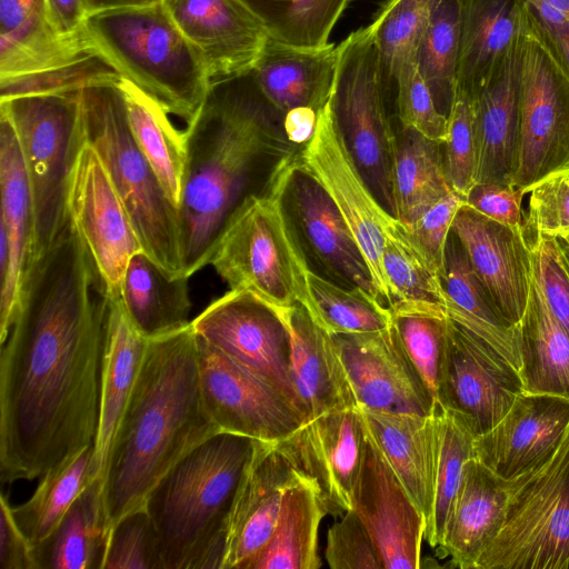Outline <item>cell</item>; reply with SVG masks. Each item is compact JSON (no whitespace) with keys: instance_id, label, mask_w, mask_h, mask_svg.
Segmentation results:
<instances>
[{"instance_id":"cell-26","label":"cell","mask_w":569,"mask_h":569,"mask_svg":"<svg viewBox=\"0 0 569 569\" xmlns=\"http://www.w3.org/2000/svg\"><path fill=\"white\" fill-rule=\"evenodd\" d=\"M0 233L8 243L9 268L0 279V345L20 302L34 241V209L21 144L8 112L0 108Z\"/></svg>"},{"instance_id":"cell-12","label":"cell","mask_w":569,"mask_h":569,"mask_svg":"<svg viewBox=\"0 0 569 569\" xmlns=\"http://www.w3.org/2000/svg\"><path fill=\"white\" fill-rule=\"evenodd\" d=\"M569 172V72L528 9L521 44L517 154L510 183L529 190Z\"/></svg>"},{"instance_id":"cell-25","label":"cell","mask_w":569,"mask_h":569,"mask_svg":"<svg viewBox=\"0 0 569 569\" xmlns=\"http://www.w3.org/2000/svg\"><path fill=\"white\" fill-rule=\"evenodd\" d=\"M200 53L211 81L252 69L268 36L234 0H161Z\"/></svg>"},{"instance_id":"cell-40","label":"cell","mask_w":569,"mask_h":569,"mask_svg":"<svg viewBox=\"0 0 569 569\" xmlns=\"http://www.w3.org/2000/svg\"><path fill=\"white\" fill-rule=\"evenodd\" d=\"M397 138L392 170L395 218L409 226L453 189L445 170L441 143L402 128Z\"/></svg>"},{"instance_id":"cell-20","label":"cell","mask_w":569,"mask_h":569,"mask_svg":"<svg viewBox=\"0 0 569 569\" xmlns=\"http://www.w3.org/2000/svg\"><path fill=\"white\" fill-rule=\"evenodd\" d=\"M366 440L359 409L347 407L316 417L274 445L316 488L327 513L342 516L352 509Z\"/></svg>"},{"instance_id":"cell-46","label":"cell","mask_w":569,"mask_h":569,"mask_svg":"<svg viewBox=\"0 0 569 569\" xmlns=\"http://www.w3.org/2000/svg\"><path fill=\"white\" fill-rule=\"evenodd\" d=\"M436 423L435 500L425 532V540L433 548L441 542L448 513L461 482L463 467L475 457V436L458 415L438 407Z\"/></svg>"},{"instance_id":"cell-59","label":"cell","mask_w":569,"mask_h":569,"mask_svg":"<svg viewBox=\"0 0 569 569\" xmlns=\"http://www.w3.org/2000/svg\"><path fill=\"white\" fill-rule=\"evenodd\" d=\"M522 1L548 32L569 31V0Z\"/></svg>"},{"instance_id":"cell-24","label":"cell","mask_w":569,"mask_h":569,"mask_svg":"<svg viewBox=\"0 0 569 569\" xmlns=\"http://www.w3.org/2000/svg\"><path fill=\"white\" fill-rule=\"evenodd\" d=\"M303 479L274 443L256 440L230 509L221 569H244L263 549L286 491Z\"/></svg>"},{"instance_id":"cell-33","label":"cell","mask_w":569,"mask_h":569,"mask_svg":"<svg viewBox=\"0 0 569 569\" xmlns=\"http://www.w3.org/2000/svg\"><path fill=\"white\" fill-rule=\"evenodd\" d=\"M148 339L130 322L119 297H109L101 363L99 423L94 462L102 478L109 450L134 388Z\"/></svg>"},{"instance_id":"cell-17","label":"cell","mask_w":569,"mask_h":569,"mask_svg":"<svg viewBox=\"0 0 569 569\" xmlns=\"http://www.w3.org/2000/svg\"><path fill=\"white\" fill-rule=\"evenodd\" d=\"M191 326L207 343L279 386L299 408L291 379V338L273 306L253 293L229 290Z\"/></svg>"},{"instance_id":"cell-14","label":"cell","mask_w":569,"mask_h":569,"mask_svg":"<svg viewBox=\"0 0 569 569\" xmlns=\"http://www.w3.org/2000/svg\"><path fill=\"white\" fill-rule=\"evenodd\" d=\"M299 164L328 193L367 262L382 302L390 296L383 269L386 231L395 217L375 197L356 166L330 112H319L315 132L298 151Z\"/></svg>"},{"instance_id":"cell-23","label":"cell","mask_w":569,"mask_h":569,"mask_svg":"<svg viewBox=\"0 0 569 569\" xmlns=\"http://www.w3.org/2000/svg\"><path fill=\"white\" fill-rule=\"evenodd\" d=\"M569 431V399L521 392L503 418L475 438V457L512 480L549 459Z\"/></svg>"},{"instance_id":"cell-32","label":"cell","mask_w":569,"mask_h":569,"mask_svg":"<svg viewBox=\"0 0 569 569\" xmlns=\"http://www.w3.org/2000/svg\"><path fill=\"white\" fill-rule=\"evenodd\" d=\"M521 44L499 74L472 99L476 183H510L518 143Z\"/></svg>"},{"instance_id":"cell-49","label":"cell","mask_w":569,"mask_h":569,"mask_svg":"<svg viewBox=\"0 0 569 569\" xmlns=\"http://www.w3.org/2000/svg\"><path fill=\"white\" fill-rule=\"evenodd\" d=\"M103 569H164L159 536L144 505L110 528Z\"/></svg>"},{"instance_id":"cell-13","label":"cell","mask_w":569,"mask_h":569,"mask_svg":"<svg viewBox=\"0 0 569 569\" xmlns=\"http://www.w3.org/2000/svg\"><path fill=\"white\" fill-rule=\"evenodd\" d=\"M197 345L202 400L219 431L277 443L306 422L297 405L279 386L239 365L199 336Z\"/></svg>"},{"instance_id":"cell-22","label":"cell","mask_w":569,"mask_h":569,"mask_svg":"<svg viewBox=\"0 0 569 569\" xmlns=\"http://www.w3.org/2000/svg\"><path fill=\"white\" fill-rule=\"evenodd\" d=\"M451 232L496 309L518 327L528 306L531 281L529 242L523 229L495 221L465 202Z\"/></svg>"},{"instance_id":"cell-63","label":"cell","mask_w":569,"mask_h":569,"mask_svg":"<svg viewBox=\"0 0 569 569\" xmlns=\"http://www.w3.org/2000/svg\"><path fill=\"white\" fill-rule=\"evenodd\" d=\"M565 242L568 244L569 247V231L565 232L562 236H560Z\"/></svg>"},{"instance_id":"cell-50","label":"cell","mask_w":569,"mask_h":569,"mask_svg":"<svg viewBox=\"0 0 569 569\" xmlns=\"http://www.w3.org/2000/svg\"><path fill=\"white\" fill-rule=\"evenodd\" d=\"M442 156L451 188L466 198L476 184L477 140L473 101L463 92H457L451 104Z\"/></svg>"},{"instance_id":"cell-58","label":"cell","mask_w":569,"mask_h":569,"mask_svg":"<svg viewBox=\"0 0 569 569\" xmlns=\"http://www.w3.org/2000/svg\"><path fill=\"white\" fill-rule=\"evenodd\" d=\"M47 16L54 31L62 37L83 33L87 18L82 0H44Z\"/></svg>"},{"instance_id":"cell-43","label":"cell","mask_w":569,"mask_h":569,"mask_svg":"<svg viewBox=\"0 0 569 569\" xmlns=\"http://www.w3.org/2000/svg\"><path fill=\"white\" fill-rule=\"evenodd\" d=\"M280 43L320 49L352 0H234Z\"/></svg>"},{"instance_id":"cell-16","label":"cell","mask_w":569,"mask_h":569,"mask_svg":"<svg viewBox=\"0 0 569 569\" xmlns=\"http://www.w3.org/2000/svg\"><path fill=\"white\" fill-rule=\"evenodd\" d=\"M522 391L519 370L448 317L438 407L458 415L477 438L503 418Z\"/></svg>"},{"instance_id":"cell-34","label":"cell","mask_w":569,"mask_h":569,"mask_svg":"<svg viewBox=\"0 0 569 569\" xmlns=\"http://www.w3.org/2000/svg\"><path fill=\"white\" fill-rule=\"evenodd\" d=\"M188 279L171 276L143 250L131 257L119 299L128 319L144 338H157L191 322Z\"/></svg>"},{"instance_id":"cell-57","label":"cell","mask_w":569,"mask_h":569,"mask_svg":"<svg viewBox=\"0 0 569 569\" xmlns=\"http://www.w3.org/2000/svg\"><path fill=\"white\" fill-rule=\"evenodd\" d=\"M4 495L0 496V569H37L32 547L18 527Z\"/></svg>"},{"instance_id":"cell-48","label":"cell","mask_w":569,"mask_h":569,"mask_svg":"<svg viewBox=\"0 0 569 569\" xmlns=\"http://www.w3.org/2000/svg\"><path fill=\"white\" fill-rule=\"evenodd\" d=\"M392 316L409 359L437 403L448 316L412 310L393 311Z\"/></svg>"},{"instance_id":"cell-1","label":"cell","mask_w":569,"mask_h":569,"mask_svg":"<svg viewBox=\"0 0 569 569\" xmlns=\"http://www.w3.org/2000/svg\"><path fill=\"white\" fill-rule=\"evenodd\" d=\"M109 296L68 223L31 262L0 351V480L40 478L94 443Z\"/></svg>"},{"instance_id":"cell-52","label":"cell","mask_w":569,"mask_h":569,"mask_svg":"<svg viewBox=\"0 0 569 569\" xmlns=\"http://www.w3.org/2000/svg\"><path fill=\"white\" fill-rule=\"evenodd\" d=\"M395 89L401 128L415 130L442 144L447 136L448 117L438 109L415 62L401 72Z\"/></svg>"},{"instance_id":"cell-3","label":"cell","mask_w":569,"mask_h":569,"mask_svg":"<svg viewBox=\"0 0 569 569\" xmlns=\"http://www.w3.org/2000/svg\"><path fill=\"white\" fill-rule=\"evenodd\" d=\"M217 432L202 400L197 336L191 322L148 339L102 475L109 528L141 507L173 465Z\"/></svg>"},{"instance_id":"cell-11","label":"cell","mask_w":569,"mask_h":569,"mask_svg":"<svg viewBox=\"0 0 569 569\" xmlns=\"http://www.w3.org/2000/svg\"><path fill=\"white\" fill-rule=\"evenodd\" d=\"M476 569H569V431L549 459L508 481L503 523Z\"/></svg>"},{"instance_id":"cell-35","label":"cell","mask_w":569,"mask_h":569,"mask_svg":"<svg viewBox=\"0 0 569 569\" xmlns=\"http://www.w3.org/2000/svg\"><path fill=\"white\" fill-rule=\"evenodd\" d=\"M110 528L102 478L77 497L51 533L32 547L37 569H103Z\"/></svg>"},{"instance_id":"cell-56","label":"cell","mask_w":569,"mask_h":569,"mask_svg":"<svg viewBox=\"0 0 569 569\" xmlns=\"http://www.w3.org/2000/svg\"><path fill=\"white\" fill-rule=\"evenodd\" d=\"M527 192L511 183H476L465 202L481 214L512 228L523 229L522 199Z\"/></svg>"},{"instance_id":"cell-51","label":"cell","mask_w":569,"mask_h":569,"mask_svg":"<svg viewBox=\"0 0 569 569\" xmlns=\"http://www.w3.org/2000/svg\"><path fill=\"white\" fill-rule=\"evenodd\" d=\"M529 250L532 274L569 333V247L561 237L536 236L529 240Z\"/></svg>"},{"instance_id":"cell-60","label":"cell","mask_w":569,"mask_h":569,"mask_svg":"<svg viewBox=\"0 0 569 569\" xmlns=\"http://www.w3.org/2000/svg\"><path fill=\"white\" fill-rule=\"evenodd\" d=\"M318 114L310 108H297L283 116V129L288 140L295 146H303L312 137Z\"/></svg>"},{"instance_id":"cell-36","label":"cell","mask_w":569,"mask_h":569,"mask_svg":"<svg viewBox=\"0 0 569 569\" xmlns=\"http://www.w3.org/2000/svg\"><path fill=\"white\" fill-rule=\"evenodd\" d=\"M518 328L522 392L569 399V333L551 312L532 270L529 301Z\"/></svg>"},{"instance_id":"cell-30","label":"cell","mask_w":569,"mask_h":569,"mask_svg":"<svg viewBox=\"0 0 569 569\" xmlns=\"http://www.w3.org/2000/svg\"><path fill=\"white\" fill-rule=\"evenodd\" d=\"M359 411L367 437L385 457L428 525L435 500L436 411L430 416Z\"/></svg>"},{"instance_id":"cell-10","label":"cell","mask_w":569,"mask_h":569,"mask_svg":"<svg viewBox=\"0 0 569 569\" xmlns=\"http://www.w3.org/2000/svg\"><path fill=\"white\" fill-rule=\"evenodd\" d=\"M380 57L368 27L338 44L328 107L370 190L395 217L392 170L398 138L388 117Z\"/></svg>"},{"instance_id":"cell-19","label":"cell","mask_w":569,"mask_h":569,"mask_svg":"<svg viewBox=\"0 0 569 569\" xmlns=\"http://www.w3.org/2000/svg\"><path fill=\"white\" fill-rule=\"evenodd\" d=\"M361 410L430 416L438 406L393 327L329 335Z\"/></svg>"},{"instance_id":"cell-27","label":"cell","mask_w":569,"mask_h":569,"mask_svg":"<svg viewBox=\"0 0 569 569\" xmlns=\"http://www.w3.org/2000/svg\"><path fill=\"white\" fill-rule=\"evenodd\" d=\"M457 92L473 99L520 47L528 18L522 0H459Z\"/></svg>"},{"instance_id":"cell-15","label":"cell","mask_w":569,"mask_h":569,"mask_svg":"<svg viewBox=\"0 0 569 569\" xmlns=\"http://www.w3.org/2000/svg\"><path fill=\"white\" fill-rule=\"evenodd\" d=\"M67 212L108 296L119 297L129 260L142 248L103 161L84 138L69 178Z\"/></svg>"},{"instance_id":"cell-38","label":"cell","mask_w":569,"mask_h":569,"mask_svg":"<svg viewBox=\"0 0 569 569\" xmlns=\"http://www.w3.org/2000/svg\"><path fill=\"white\" fill-rule=\"evenodd\" d=\"M118 86L133 139L178 209L187 160L183 131L177 130L169 113L131 81L121 77Z\"/></svg>"},{"instance_id":"cell-54","label":"cell","mask_w":569,"mask_h":569,"mask_svg":"<svg viewBox=\"0 0 569 569\" xmlns=\"http://www.w3.org/2000/svg\"><path fill=\"white\" fill-rule=\"evenodd\" d=\"M326 559L332 569H382L378 549L353 509L329 528Z\"/></svg>"},{"instance_id":"cell-62","label":"cell","mask_w":569,"mask_h":569,"mask_svg":"<svg viewBox=\"0 0 569 569\" xmlns=\"http://www.w3.org/2000/svg\"><path fill=\"white\" fill-rule=\"evenodd\" d=\"M546 32L552 40L563 64L566 66L568 72H569V31H560V32L551 33L546 30Z\"/></svg>"},{"instance_id":"cell-31","label":"cell","mask_w":569,"mask_h":569,"mask_svg":"<svg viewBox=\"0 0 569 569\" xmlns=\"http://www.w3.org/2000/svg\"><path fill=\"white\" fill-rule=\"evenodd\" d=\"M338 46L301 49L267 39L251 71L269 103L284 116L297 108L320 112L336 74Z\"/></svg>"},{"instance_id":"cell-61","label":"cell","mask_w":569,"mask_h":569,"mask_svg":"<svg viewBox=\"0 0 569 569\" xmlns=\"http://www.w3.org/2000/svg\"><path fill=\"white\" fill-rule=\"evenodd\" d=\"M160 2L161 0H82L87 17L113 10L150 7Z\"/></svg>"},{"instance_id":"cell-39","label":"cell","mask_w":569,"mask_h":569,"mask_svg":"<svg viewBox=\"0 0 569 569\" xmlns=\"http://www.w3.org/2000/svg\"><path fill=\"white\" fill-rule=\"evenodd\" d=\"M327 515L316 488L306 479L290 487L267 545L244 569H319L318 529Z\"/></svg>"},{"instance_id":"cell-5","label":"cell","mask_w":569,"mask_h":569,"mask_svg":"<svg viewBox=\"0 0 569 569\" xmlns=\"http://www.w3.org/2000/svg\"><path fill=\"white\" fill-rule=\"evenodd\" d=\"M83 30L122 78L187 124L194 118L211 78L200 53L161 2L89 16Z\"/></svg>"},{"instance_id":"cell-53","label":"cell","mask_w":569,"mask_h":569,"mask_svg":"<svg viewBox=\"0 0 569 569\" xmlns=\"http://www.w3.org/2000/svg\"><path fill=\"white\" fill-rule=\"evenodd\" d=\"M528 194L523 219L528 242L536 236L560 237L569 231V172L545 178Z\"/></svg>"},{"instance_id":"cell-42","label":"cell","mask_w":569,"mask_h":569,"mask_svg":"<svg viewBox=\"0 0 569 569\" xmlns=\"http://www.w3.org/2000/svg\"><path fill=\"white\" fill-rule=\"evenodd\" d=\"M97 477L92 443L47 471L30 499L11 507L31 547L51 533L81 491Z\"/></svg>"},{"instance_id":"cell-37","label":"cell","mask_w":569,"mask_h":569,"mask_svg":"<svg viewBox=\"0 0 569 569\" xmlns=\"http://www.w3.org/2000/svg\"><path fill=\"white\" fill-rule=\"evenodd\" d=\"M442 281L447 316L491 346L519 370V328L509 323L496 309L452 232L447 244Z\"/></svg>"},{"instance_id":"cell-18","label":"cell","mask_w":569,"mask_h":569,"mask_svg":"<svg viewBox=\"0 0 569 569\" xmlns=\"http://www.w3.org/2000/svg\"><path fill=\"white\" fill-rule=\"evenodd\" d=\"M282 201L309 269L382 302L353 234L325 189L299 164L298 154L290 167Z\"/></svg>"},{"instance_id":"cell-8","label":"cell","mask_w":569,"mask_h":569,"mask_svg":"<svg viewBox=\"0 0 569 569\" xmlns=\"http://www.w3.org/2000/svg\"><path fill=\"white\" fill-rule=\"evenodd\" d=\"M80 90L0 100V108L8 112L16 128L31 187L34 209L31 262L52 246L69 220V178L83 140Z\"/></svg>"},{"instance_id":"cell-6","label":"cell","mask_w":569,"mask_h":569,"mask_svg":"<svg viewBox=\"0 0 569 569\" xmlns=\"http://www.w3.org/2000/svg\"><path fill=\"white\" fill-rule=\"evenodd\" d=\"M118 81L81 88L83 138L103 161L142 250L171 276L184 277L178 209L133 139Z\"/></svg>"},{"instance_id":"cell-21","label":"cell","mask_w":569,"mask_h":569,"mask_svg":"<svg viewBox=\"0 0 569 569\" xmlns=\"http://www.w3.org/2000/svg\"><path fill=\"white\" fill-rule=\"evenodd\" d=\"M352 509L371 536L382 569L422 567L421 545L427 520L368 437Z\"/></svg>"},{"instance_id":"cell-9","label":"cell","mask_w":569,"mask_h":569,"mask_svg":"<svg viewBox=\"0 0 569 569\" xmlns=\"http://www.w3.org/2000/svg\"><path fill=\"white\" fill-rule=\"evenodd\" d=\"M120 78L84 30L76 37L54 31L44 0H0V100Z\"/></svg>"},{"instance_id":"cell-47","label":"cell","mask_w":569,"mask_h":569,"mask_svg":"<svg viewBox=\"0 0 569 569\" xmlns=\"http://www.w3.org/2000/svg\"><path fill=\"white\" fill-rule=\"evenodd\" d=\"M308 284L310 317L328 335L376 332L393 323L390 308L363 291L343 288L311 270Z\"/></svg>"},{"instance_id":"cell-44","label":"cell","mask_w":569,"mask_h":569,"mask_svg":"<svg viewBox=\"0 0 569 569\" xmlns=\"http://www.w3.org/2000/svg\"><path fill=\"white\" fill-rule=\"evenodd\" d=\"M459 0H440L415 54V64L438 109L448 117L457 91Z\"/></svg>"},{"instance_id":"cell-2","label":"cell","mask_w":569,"mask_h":569,"mask_svg":"<svg viewBox=\"0 0 569 569\" xmlns=\"http://www.w3.org/2000/svg\"><path fill=\"white\" fill-rule=\"evenodd\" d=\"M183 136L178 213L183 274L190 278L210 263L239 207L267 190L298 151L284 133L283 114L266 99L251 70L211 81Z\"/></svg>"},{"instance_id":"cell-28","label":"cell","mask_w":569,"mask_h":569,"mask_svg":"<svg viewBox=\"0 0 569 569\" xmlns=\"http://www.w3.org/2000/svg\"><path fill=\"white\" fill-rule=\"evenodd\" d=\"M507 502L508 481L476 457L469 459L437 547L438 557H449L452 567L476 569L503 523Z\"/></svg>"},{"instance_id":"cell-7","label":"cell","mask_w":569,"mask_h":569,"mask_svg":"<svg viewBox=\"0 0 569 569\" xmlns=\"http://www.w3.org/2000/svg\"><path fill=\"white\" fill-rule=\"evenodd\" d=\"M297 154L280 169L267 190L249 197L233 213L209 264L230 290L253 293L277 308L301 303L311 315L310 269L282 201Z\"/></svg>"},{"instance_id":"cell-41","label":"cell","mask_w":569,"mask_h":569,"mask_svg":"<svg viewBox=\"0 0 569 569\" xmlns=\"http://www.w3.org/2000/svg\"><path fill=\"white\" fill-rule=\"evenodd\" d=\"M383 269L392 312L412 310L447 316L442 276L396 218L386 231Z\"/></svg>"},{"instance_id":"cell-29","label":"cell","mask_w":569,"mask_h":569,"mask_svg":"<svg viewBox=\"0 0 569 569\" xmlns=\"http://www.w3.org/2000/svg\"><path fill=\"white\" fill-rule=\"evenodd\" d=\"M274 308L290 333L292 386L306 422L335 409L357 407L330 336L301 303Z\"/></svg>"},{"instance_id":"cell-4","label":"cell","mask_w":569,"mask_h":569,"mask_svg":"<svg viewBox=\"0 0 569 569\" xmlns=\"http://www.w3.org/2000/svg\"><path fill=\"white\" fill-rule=\"evenodd\" d=\"M256 440L217 432L184 455L148 493L164 569H221L228 518Z\"/></svg>"},{"instance_id":"cell-45","label":"cell","mask_w":569,"mask_h":569,"mask_svg":"<svg viewBox=\"0 0 569 569\" xmlns=\"http://www.w3.org/2000/svg\"><path fill=\"white\" fill-rule=\"evenodd\" d=\"M440 0H387L368 26L378 50L383 82L396 86L413 62L419 42Z\"/></svg>"},{"instance_id":"cell-55","label":"cell","mask_w":569,"mask_h":569,"mask_svg":"<svg viewBox=\"0 0 569 569\" xmlns=\"http://www.w3.org/2000/svg\"><path fill=\"white\" fill-rule=\"evenodd\" d=\"M463 203L465 198L453 190L425 211L411 224H403L415 244L440 272L442 280L446 272V252L452 223Z\"/></svg>"}]
</instances>
